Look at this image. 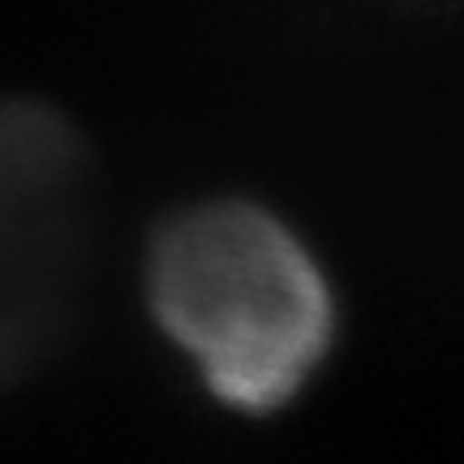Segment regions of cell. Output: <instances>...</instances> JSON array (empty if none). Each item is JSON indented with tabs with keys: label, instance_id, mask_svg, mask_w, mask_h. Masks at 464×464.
<instances>
[{
	"label": "cell",
	"instance_id": "1",
	"mask_svg": "<svg viewBox=\"0 0 464 464\" xmlns=\"http://www.w3.org/2000/svg\"><path fill=\"white\" fill-rule=\"evenodd\" d=\"M150 305L207 387L249 413L297 396L332 340L323 271L246 202L194 207L155 237Z\"/></svg>",
	"mask_w": 464,
	"mask_h": 464
},
{
	"label": "cell",
	"instance_id": "2",
	"mask_svg": "<svg viewBox=\"0 0 464 464\" xmlns=\"http://www.w3.org/2000/svg\"><path fill=\"white\" fill-rule=\"evenodd\" d=\"M91 241V164L61 116L0 100V379L69 323Z\"/></svg>",
	"mask_w": 464,
	"mask_h": 464
}]
</instances>
